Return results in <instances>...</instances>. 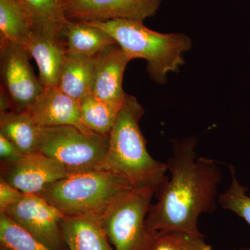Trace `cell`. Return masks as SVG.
Masks as SVG:
<instances>
[{"instance_id":"obj_1","label":"cell","mask_w":250,"mask_h":250,"mask_svg":"<svg viewBox=\"0 0 250 250\" xmlns=\"http://www.w3.org/2000/svg\"><path fill=\"white\" fill-rule=\"evenodd\" d=\"M197 143L192 137L172 141V154L166 163L170 179L156 188L157 201L146 217L149 232L179 230L203 236L199 218L216 210L223 175L216 161L197 156Z\"/></svg>"},{"instance_id":"obj_2","label":"cell","mask_w":250,"mask_h":250,"mask_svg":"<svg viewBox=\"0 0 250 250\" xmlns=\"http://www.w3.org/2000/svg\"><path fill=\"white\" fill-rule=\"evenodd\" d=\"M144 112L137 99L127 94L108 135L107 153L98 169L118 174L134 188L158 187L167 178V164L148 152L139 126Z\"/></svg>"},{"instance_id":"obj_3","label":"cell","mask_w":250,"mask_h":250,"mask_svg":"<svg viewBox=\"0 0 250 250\" xmlns=\"http://www.w3.org/2000/svg\"><path fill=\"white\" fill-rule=\"evenodd\" d=\"M86 22L109 34L131 60L145 59L148 75L157 83H165L167 74L178 71L185 62L184 54L192 45L185 34L157 32L138 21L111 20Z\"/></svg>"},{"instance_id":"obj_4","label":"cell","mask_w":250,"mask_h":250,"mask_svg":"<svg viewBox=\"0 0 250 250\" xmlns=\"http://www.w3.org/2000/svg\"><path fill=\"white\" fill-rule=\"evenodd\" d=\"M134 188L114 172L95 169L70 174L38 195L65 215H102Z\"/></svg>"},{"instance_id":"obj_5","label":"cell","mask_w":250,"mask_h":250,"mask_svg":"<svg viewBox=\"0 0 250 250\" xmlns=\"http://www.w3.org/2000/svg\"><path fill=\"white\" fill-rule=\"evenodd\" d=\"M157 187L134 188L101 215L102 224L114 250H148L154 233L146 220Z\"/></svg>"},{"instance_id":"obj_6","label":"cell","mask_w":250,"mask_h":250,"mask_svg":"<svg viewBox=\"0 0 250 250\" xmlns=\"http://www.w3.org/2000/svg\"><path fill=\"white\" fill-rule=\"evenodd\" d=\"M108 147V136L88 134L73 126L41 129L39 152L60 163L69 174L98 169Z\"/></svg>"},{"instance_id":"obj_7","label":"cell","mask_w":250,"mask_h":250,"mask_svg":"<svg viewBox=\"0 0 250 250\" xmlns=\"http://www.w3.org/2000/svg\"><path fill=\"white\" fill-rule=\"evenodd\" d=\"M26 47L0 40L1 88L7 94L13 111H27L45 87L36 77Z\"/></svg>"},{"instance_id":"obj_8","label":"cell","mask_w":250,"mask_h":250,"mask_svg":"<svg viewBox=\"0 0 250 250\" xmlns=\"http://www.w3.org/2000/svg\"><path fill=\"white\" fill-rule=\"evenodd\" d=\"M3 213L52 250H60L65 243L62 231L65 214L40 195L24 194Z\"/></svg>"},{"instance_id":"obj_9","label":"cell","mask_w":250,"mask_h":250,"mask_svg":"<svg viewBox=\"0 0 250 250\" xmlns=\"http://www.w3.org/2000/svg\"><path fill=\"white\" fill-rule=\"evenodd\" d=\"M162 0H69L66 15L70 21L104 22L128 20L142 22L154 17Z\"/></svg>"},{"instance_id":"obj_10","label":"cell","mask_w":250,"mask_h":250,"mask_svg":"<svg viewBox=\"0 0 250 250\" xmlns=\"http://www.w3.org/2000/svg\"><path fill=\"white\" fill-rule=\"evenodd\" d=\"M69 175L60 163L40 152L1 166V178L24 194L38 195L50 184Z\"/></svg>"},{"instance_id":"obj_11","label":"cell","mask_w":250,"mask_h":250,"mask_svg":"<svg viewBox=\"0 0 250 250\" xmlns=\"http://www.w3.org/2000/svg\"><path fill=\"white\" fill-rule=\"evenodd\" d=\"M130 61L129 56L117 42L97 54L90 93L123 106L127 95L123 89V75Z\"/></svg>"},{"instance_id":"obj_12","label":"cell","mask_w":250,"mask_h":250,"mask_svg":"<svg viewBox=\"0 0 250 250\" xmlns=\"http://www.w3.org/2000/svg\"><path fill=\"white\" fill-rule=\"evenodd\" d=\"M27 111L42 127L73 126L86 134H95L82 122L80 100L69 96L59 88H44Z\"/></svg>"},{"instance_id":"obj_13","label":"cell","mask_w":250,"mask_h":250,"mask_svg":"<svg viewBox=\"0 0 250 250\" xmlns=\"http://www.w3.org/2000/svg\"><path fill=\"white\" fill-rule=\"evenodd\" d=\"M26 49L37 63L41 83L45 88H57L67 52L63 36L31 31Z\"/></svg>"},{"instance_id":"obj_14","label":"cell","mask_w":250,"mask_h":250,"mask_svg":"<svg viewBox=\"0 0 250 250\" xmlns=\"http://www.w3.org/2000/svg\"><path fill=\"white\" fill-rule=\"evenodd\" d=\"M62 231L70 250H114L104 229L101 215H65Z\"/></svg>"},{"instance_id":"obj_15","label":"cell","mask_w":250,"mask_h":250,"mask_svg":"<svg viewBox=\"0 0 250 250\" xmlns=\"http://www.w3.org/2000/svg\"><path fill=\"white\" fill-rule=\"evenodd\" d=\"M41 129L28 111L0 113V134L14 143L24 156L39 152Z\"/></svg>"},{"instance_id":"obj_16","label":"cell","mask_w":250,"mask_h":250,"mask_svg":"<svg viewBox=\"0 0 250 250\" xmlns=\"http://www.w3.org/2000/svg\"><path fill=\"white\" fill-rule=\"evenodd\" d=\"M30 22L31 31H46L63 36L69 19V0H20Z\"/></svg>"},{"instance_id":"obj_17","label":"cell","mask_w":250,"mask_h":250,"mask_svg":"<svg viewBox=\"0 0 250 250\" xmlns=\"http://www.w3.org/2000/svg\"><path fill=\"white\" fill-rule=\"evenodd\" d=\"M63 39L67 52L93 57L116 42L103 29L83 21L69 20Z\"/></svg>"},{"instance_id":"obj_18","label":"cell","mask_w":250,"mask_h":250,"mask_svg":"<svg viewBox=\"0 0 250 250\" xmlns=\"http://www.w3.org/2000/svg\"><path fill=\"white\" fill-rule=\"evenodd\" d=\"M95 57L66 52L58 87L69 96L81 100L90 92Z\"/></svg>"},{"instance_id":"obj_19","label":"cell","mask_w":250,"mask_h":250,"mask_svg":"<svg viewBox=\"0 0 250 250\" xmlns=\"http://www.w3.org/2000/svg\"><path fill=\"white\" fill-rule=\"evenodd\" d=\"M83 124L95 134L108 136L122 106L88 93L80 100Z\"/></svg>"},{"instance_id":"obj_20","label":"cell","mask_w":250,"mask_h":250,"mask_svg":"<svg viewBox=\"0 0 250 250\" xmlns=\"http://www.w3.org/2000/svg\"><path fill=\"white\" fill-rule=\"evenodd\" d=\"M31 33L30 22L20 0H0V40L26 47Z\"/></svg>"},{"instance_id":"obj_21","label":"cell","mask_w":250,"mask_h":250,"mask_svg":"<svg viewBox=\"0 0 250 250\" xmlns=\"http://www.w3.org/2000/svg\"><path fill=\"white\" fill-rule=\"evenodd\" d=\"M148 250H213L205 236H197L179 230L154 233Z\"/></svg>"},{"instance_id":"obj_22","label":"cell","mask_w":250,"mask_h":250,"mask_svg":"<svg viewBox=\"0 0 250 250\" xmlns=\"http://www.w3.org/2000/svg\"><path fill=\"white\" fill-rule=\"evenodd\" d=\"M0 242L12 250H54L3 213H0Z\"/></svg>"},{"instance_id":"obj_23","label":"cell","mask_w":250,"mask_h":250,"mask_svg":"<svg viewBox=\"0 0 250 250\" xmlns=\"http://www.w3.org/2000/svg\"><path fill=\"white\" fill-rule=\"evenodd\" d=\"M231 182L228 188L219 196V205L224 209L229 210L243 219L250 227V196L249 188L240 183L237 179L236 170L229 166Z\"/></svg>"},{"instance_id":"obj_24","label":"cell","mask_w":250,"mask_h":250,"mask_svg":"<svg viewBox=\"0 0 250 250\" xmlns=\"http://www.w3.org/2000/svg\"><path fill=\"white\" fill-rule=\"evenodd\" d=\"M24 194L8 183L4 179H0V213H4L11 206L19 202Z\"/></svg>"},{"instance_id":"obj_25","label":"cell","mask_w":250,"mask_h":250,"mask_svg":"<svg viewBox=\"0 0 250 250\" xmlns=\"http://www.w3.org/2000/svg\"><path fill=\"white\" fill-rule=\"evenodd\" d=\"M23 154L18 147L4 135L0 134L1 166L13 164L22 159Z\"/></svg>"},{"instance_id":"obj_26","label":"cell","mask_w":250,"mask_h":250,"mask_svg":"<svg viewBox=\"0 0 250 250\" xmlns=\"http://www.w3.org/2000/svg\"><path fill=\"white\" fill-rule=\"evenodd\" d=\"M231 250H250V247H241V248H234Z\"/></svg>"},{"instance_id":"obj_27","label":"cell","mask_w":250,"mask_h":250,"mask_svg":"<svg viewBox=\"0 0 250 250\" xmlns=\"http://www.w3.org/2000/svg\"><path fill=\"white\" fill-rule=\"evenodd\" d=\"M0 250H12L9 249V248H6V247L1 246V249H0Z\"/></svg>"}]
</instances>
